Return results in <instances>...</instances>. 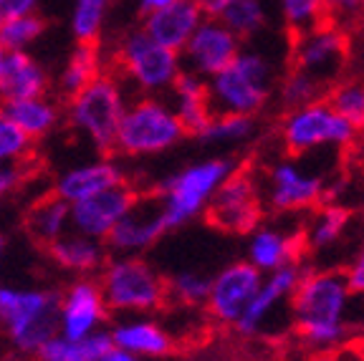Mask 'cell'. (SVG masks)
<instances>
[{
  "label": "cell",
  "instance_id": "1",
  "mask_svg": "<svg viewBox=\"0 0 364 361\" xmlns=\"http://www.w3.org/2000/svg\"><path fill=\"white\" fill-rule=\"evenodd\" d=\"M352 291L341 271H304L291 296V328L314 351H336L347 346L352 323Z\"/></svg>",
  "mask_w": 364,
  "mask_h": 361
},
{
  "label": "cell",
  "instance_id": "2",
  "mask_svg": "<svg viewBox=\"0 0 364 361\" xmlns=\"http://www.w3.org/2000/svg\"><path fill=\"white\" fill-rule=\"evenodd\" d=\"M276 94V68L258 51H240L225 68L208 79L213 114L258 117Z\"/></svg>",
  "mask_w": 364,
  "mask_h": 361
},
{
  "label": "cell",
  "instance_id": "3",
  "mask_svg": "<svg viewBox=\"0 0 364 361\" xmlns=\"http://www.w3.org/2000/svg\"><path fill=\"white\" fill-rule=\"evenodd\" d=\"M238 167L240 164L233 157H213L188 164L185 170L167 177L154 192V198L159 200V208H162L167 230H177V227L188 225L195 217L205 215V208L215 195V190Z\"/></svg>",
  "mask_w": 364,
  "mask_h": 361
},
{
  "label": "cell",
  "instance_id": "4",
  "mask_svg": "<svg viewBox=\"0 0 364 361\" xmlns=\"http://www.w3.org/2000/svg\"><path fill=\"white\" fill-rule=\"evenodd\" d=\"M188 136L172 107L157 96L139 94L122 114L114 152L127 157H147L172 149Z\"/></svg>",
  "mask_w": 364,
  "mask_h": 361
},
{
  "label": "cell",
  "instance_id": "5",
  "mask_svg": "<svg viewBox=\"0 0 364 361\" xmlns=\"http://www.w3.org/2000/svg\"><path fill=\"white\" fill-rule=\"evenodd\" d=\"M114 76L124 79L139 94L157 96L170 91L182 71V58L177 51L165 48L154 38H149L142 28L129 31L114 48Z\"/></svg>",
  "mask_w": 364,
  "mask_h": 361
},
{
  "label": "cell",
  "instance_id": "6",
  "mask_svg": "<svg viewBox=\"0 0 364 361\" xmlns=\"http://www.w3.org/2000/svg\"><path fill=\"white\" fill-rule=\"evenodd\" d=\"M279 136L291 157L311 154L316 149H344L359 139V131L331 109L326 99L286 109L279 124Z\"/></svg>",
  "mask_w": 364,
  "mask_h": 361
},
{
  "label": "cell",
  "instance_id": "7",
  "mask_svg": "<svg viewBox=\"0 0 364 361\" xmlns=\"http://www.w3.org/2000/svg\"><path fill=\"white\" fill-rule=\"evenodd\" d=\"M124 109V89L114 74H99L91 84H86L74 96H68L71 124L84 131L91 144L104 154L114 152V139H117Z\"/></svg>",
  "mask_w": 364,
  "mask_h": 361
},
{
  "label": "cell",
  "instance_id": "8",
  "mask_svg": "<svg viewBox=\"0 0 364 361\" xmlns=\"http://www.w3.org/2000/svg\"><path fill=\"white\" fill-rule=\"evenodd\" d=\"M58 301L53 291L0 288V323L8 328L18 349L36 354L41 344L58 333Z\"/></svg>",
  "mask_w": 364,
  "mask_h": 361
},
{
  "label": "cell",
  "instance_id": "9",
  "mask_svg": "<svg viewBox=\"0 0 364 361\" xmlns=\"http://www.w3.org/2000/svg\"><path fill=\"white\" fill-rule=\"evenodd\" d=\"M99 291L114 311H157L167 303V278L139 255L114 258L102 273Z\"/></svg>",
  "mask_w": 364,
  "mask_h": 361
},
{
  "label": "cell",
  "instance_id": "10",
  "mask_svg": "<svg viewBox=\"0 0 364 361\" xmlns=\"http://www.w3.org/2000/svg\"><path fill=\"white\" fill-rule=\"evenodd\" d=\"M349 41L347 33L341 31L339 23L321 21L306 31L294 33V45H291V68H299L306 76H311L318 84L329 86L336 84L347 66Z\"/></svg>",
  "mask_w": 364,
  "mask_h": 361
},
{
  "label": "cell",
  "instance_id": "11",
  "mask_svg": "<svg viewBox=\"0 0 364 361\" xmlns=\"http://www.w3.org/2000/svg\"><path fill=\"white\" fill-rule=\"evenodd\" d=\"M266 205L261 198V185L245 167H238L228 177L205 208V217L213 227L233 235H248L263 222Z\"/></svg>",
  "mask_w": 364,
  "mask_h": 361
},
{
  "label": "cell",
  "instance_id": "12",
  "mask_svg": "<svg viewBox=\"0 0 364 361\" xmlns=\"http://www.w3.org/2000/svg\"><path fill=\"white\" fill-rule=\"evenodd\" d=\"M324 177L304 170L291 154L268 167L266 182L261 187L263 205L279 215L309 212L318 203H324Z\"/></svg>",
  "mask_w": 364,
  "mask_h": 361
},
{
  "label": "cell",
  "instance_id": "13",
  "mask_svg": "<svg viewBox=\"0 0 364 361\" xmlns=\"http://www.w3.org/2000/svg\"><path fill=\"white\" fill-rule=\"evenodd\" d=\"M301 276H304L301 260L279 268V271L273 273H266L256 296H253V301H250L248 308L243 311V316L235 323V328L243 336H266V333H273V326H276L279 316L291 321V311H289L291 296H294Z\"/></svg>",
  "mask_w": 364,
  "mask_h": 361
},
{
  "label": "cell",
  "instance_id": "14",
  "mask_svg": "<svg viewBox=\"0 0 364 361\" xmlns=\"http://www.w3.org/2000/svg\"><path fill=\"white\" fill-rule=\"evenodd\" d=\"M261 281L263 273L256 266H250L248 260H235L210 278V293L205 301V308L218 323L235 326L256 296Z\"/></svg>",
  "mask_w": 364,
  "mask_h": 361
},
{
  "label": "cell",
  "instance_id": "15",
  "mask_svg": "<svg viewBox=\"0 0 364 361\" xmlns=\"http://www.w3.org/2000/svg\"><path fill=\"white\" fill-rule=\"evenodd\" d=\"M240 51H243V41L228 28L220 18L205 16L185 43V48L180 51V58L188 63L185 71L210 79L233 61Z\"/></svg>",
  "mask_w": 364,
  "mask_h": 361
},
{
  "label": "cell",
  "instance_id": "16",
  "mask_svg": "<svg viewBox=\"0 0 364 361\" xmlns=\"http://www.w3.org/2000/svg\"><path fill=\"white\" fill-rule=\"evenodd\" d=\"M136 200H139V192L129 182H119V185H114L109 190H102L97 195H91V198L71 205L68 222L81 235L104 240L109 235V230L134 208Z\"/></svg>",
  "mask_w": 364,
  "mask_h": 361
},
{
  "label": "cell",
  "instance_id": "17",
  "mask_svg": "<svg viewBox=\"0 0 364 361\" xmlns=\"http://www.w3.org/2000/svg\"><path fill=\"white\" fill-rule=\"evenodd\" d=\"M165 232L167 225L165 217H162L159 200L152 198L149 203H144L139 198L134 203V208L109 230L104 243H107L109 253L114 255H139L142 250L152 248Z\"/></svg>",
  "mask_w": 364,
  "mask_h": 361
},
{
  "label": "cell",
  "instance_id": "18",
  "mask_svg": "<svg viewBox=\"0 0 364 361\" xmlns=\"http://www.w3.org/2000/svg\"><path fill=\"white\" fill-rule=\"evenodd\" d=\"M107 318V303L97 281H76L58 301V333L63 339H84Z\"/></svg>",
  "mask_w": 364,
  "mask_h": 361
},
{
  "label": "cell",
  "instance_id": "19",
  "mask_svg": "<svg viewBox=\"0 0 364 361\" xmlns=\"http://www.w3.org/2000/svg\"><path fill=\"white\" fill-rule=\"evenodd\" d=\"M203 18V11L195 0H175V3H167V6L144 13L139 28L165 48L180 53Z\"/></svg>",
  "mask_w": 364,
  "mask_h": 361
},
{
  "label": "cell",
  "instance_id": "20",
  "mask_svg": "<svg viewBox=\"0 0 364 361\" xmlns=\"http://www.w3.org/2000/svg\"><path fill=\"white\" fill-rule=\"evenodd\" d=\"M248 263L256 266L258 271L266 273L279 271L291 263H299L304 253L301 245V230H286L279 225H268L261 222L256 230L248 232Z\"/></svg>",
  "mask_w": 364,
  "mask_h": 361
},
{
  "label": "cell",
  "instance_id": "21",
  "mask_svg": "<svg viewBox=\"0 0 364 361\" xmlns=\"http://www.w3.org/2000/svg\"><path fill=\"white\" fill-rule=\"evenodd\" d=\"M170 107L180 119V124L185 126L188 136H200V131L208 126L213 117L210 99H208V79L182 68L175 84L170 86Z\"/></svg>",
  "mask_w": 364,
  "mask_h": 361
},
{
  "label": "cell",
  "instance_id": "22",
  "mask_svg": "<svg viewBox=\"0 0 364 361\" xmlns=\"http://www.w3.org/2000/svg\"><path fill=\"white\" fill-rule=\"evenodd\" d=\"M48 74L28 51H8L0 68V104L46 96Z\"/></svg>",
  "mask_w": 364,
  "mask_h": 361
},
{
  "label": "cell",
  "instance_id": "23",
  "mask_svg": "<svg viewBox=\"0 0 364 361\" xmlns=\"http://www.w3.org/2000/svg\"><path fill=\"white\" fill-rule=\"evenodd\" d=\"M349 225H352L349 208L336 203H318L316 208L309 210L304 227H299L301 230L304 250L318 253V250L334 248L341 237L347 235Z\"/></svg>",
  "mask_w": 364,
  "mask_h": 361
},
{
  "label": "cell",
  "instance_id": "24",
  "mask_svg": "<svg viewBox=\"0 0 364 361\" xmlns=\"http://www.w3.org/2000/svg\"><path fill=\"white\" fill-rule=\"evenodd\" d=\"M114 346L139 356V359H165L175 351V339L152 318L127 321L112 331Z\"/></svg>",
  "mask_w": 364,
  "mask_h": 361
},
{
  "label": "cell",
  "instance_id": "25",
  "mask_svg": "<svg viewBox=\"0 0 364 361\" xmlns=\"http://www.w3.org/2000/svg\"><path fill=\"white\" fill-rule=\"evenodd\" d=\"M119 182H124L122 170L117 164L109 162V159H104V162L86 164V167H76V170L66 172V175L56 182L53 192H56L58 198L66 200L68 205H74V203H79V200L97 195V192L119 185Z\"/></svg>",
  "mask_w": 364,
  "mask_h": 361
},
{
  "label": "cell",
  "instance_id": "26",
  "mask_svg": "<svg viewBox=\"0 0 364 361\" xmlns=\"http://www.w3.org/2000/svg\"><path fill=\"white\" fill-rule=\"evenodd\" d=\"M68 215H71V205L63 198H58L56 192H48L28 208V212L23 217V230L28 232V237L36 245L46 250L56 237L66 232Z\"/></svg>",
  "mask_w": 364,
  "mask_h": 361
},
{
  "label": "cell",
  "instance_id": "27",
  "mask_svg": "<svg viewBox=\"0 0 364 361\" xmlns=\"http://www.w3.org/2000/svg\"><path fill=\"white\" fill-rule=\"evenodd\" d=\"M48 258L56 263V266L66 268V271L76 273H89L97 271L99 266L107 258V248L102 245V240H94V237H86L81 232H63L61 237H56L48 248H46Z\"/></svg>",
  "mask_w": 364,
  "mask_h": 361
},
{
  "label": "cell",
  "instance_id": "28",
  "mask_svg": "<svg viewBox=\"0 0 364 361\" xmlns=\"http://www.w3.org/2000/svg\"><path fill=\"white\" fill-rule=\"evenodd\" d=\"M112 346V333H89L76 341L56 333L53 339L41 344L33 356L38 361H99Z\"/></svg>",
  "mask_w": 364,
  "mask_h": 361
},
{
  "label": "cell",
  "instance_id": "29",
  "mask_svg": "<svg viewBox=\"0 0 364 361\" xmlns=\"http://www.w3.org/2000/svg\"><path fill=\"white\" fill-rule=\"evenodd\" d=\"M6 117L13 124L28 136L31 141L41 139L56 126L58 122V109L53 102H48L46 96H33V99H21V102H8L0 104Z\"/></svg>",
  "mask_w": 364,
  "mask_h": 361
},
{
  "label": "cell",
  "instance_id": "30",
  "mask_svg": "<svg viewBox=\"0 0 364 361\" xmlns=\"http://www.w3.org/2000/svg\"><path fill=\"white\" fill-rule=\"evenodd\" d=\"M102 71V53H99V43H76V48L68 56L66 66L61 71V91L66 96H74L86 84L97 79Z\"/></svg>",
  "mask_w": 364,
  "mask_h": 361
},
{
  "label": "cell",
  "instance_id": "31",
  "mask_svg": "<svg viewBox=\"0 0 364 361\" xmlns=\"http://www.w3.org/2000/svg\"><path fill=\"white\" fill-rule=\"evenodd\" d=\"M218 18H220L240 41L256 38L268 26V13H266V3H263V0H233V3H228L225 11Z\"/></svg>",
  "mask_w": 364,
  "mask_h": 361
},
{
  "label": "cell",
  "instance_id": "32",
  "mask_svg": "<svg viewBox=\"0 0 364 361\" xmlns=\"http://www.w3.org/2000/svg\"><path fill=\"white\" fill-rule=\"evenodd\" d=\"M114 0H74L71 8V33L79 43H97L107 26Z\"/></svg>",
  "mask_w": 364,
  "mask_h": 361
},
{
  "label": "cell",
  "instance_id": "33",
  "mask_svg": "<svg viewBox=\"0 0 364 361\" xmlns=\"http://www.w3.org/2000/svg\"><path fill=\"white\" fill-rule=\"evenodd\" d=\"M253 134H256V117L213 114L198 139L210 141V144H240V141H248Z\"/></svg>",
  "mask_w": 364,
  "mask_h": 361
},
{
  "label": "cell",
  "instance_id": "34",
  "mask_svg": "<svg viewBox=\"0 0 364 361\" xmlns=\"http://www.w3.org/2000/svg\"><path fill=\"white\" fill-rule=\"evenodd\" d=\"M326 102L331 104L339 117H344L354 129L364 131V81L362 79H344L331 86Z\"/></svg>",
  "mask_w": 364,
  "mask_h": 361
},
{
  "label": "cell",
  "instance_id": "35",
  "mask_svg": "<svg viewBox=\"0 0 364 361\" xmlns=\"http://www.w3.org/2000/svg\"><path fill=\"white\" fill-rule=\"evenodd\" d=\"M208 293H210V276H203V273L185 271L167 281V301L185 306V308L205 306Z\"/></svg>",
  "mask_w": 364,
  "mask_h": 361
},
{
  "label": "cell",
  "instance_id": "36",
  "mask_svg": "<svg viewBox=\"0 0 364 361\" xmlns=\"http://www.w3.org/2000/svg\"><path fill=\"white\" fill-rule=\"evenodd\" d=\"M276 94H279V102L284 104V109H294L301 107V104L316 102L324 94V86L314 81L311 76H306L299 68H291L289 74L281 81H276Z\"/></svg>",
  "mask_w": 364,
  "mask_h": 361
},
{
  "label": "cell",
  "instance_id": "37",
  "mask_svg": "<svg viewBox=\"0 0 364 361\" xmlns=\"http://www.w3.org/2000/svg\"><path fill=\"white\" fill-rule=\"evenodd\" d=\"M46 21L38 13H31V16L16 18V21L6 23L0 28V41L8 51H28V45H33L36 41L43 36Z\"/></svg>",
  "mask_w": 364,
  "mask_h": 361
},
{
  "label": "cell",
  "instance_id": "38",
  "mask_svg": "<svg viewBox=\"0 0 364 361\" xmlns=\"http://www.w3.org/2000/svg\"><path fill=\"white\" fill-rule=\"evenodd\" d=\"M284 23L294 33L306 31L316 23L326 21L324 0H276Z\"/></svg>",
  "mask_w": 364,
  "mask_h": 361
},
{
  "label": "cell",
  "instance_id": "39",
  "mask_svg": "<svg viewBox=\"0 0 364 361\" xmlns=\"http://www.w3.org/2000/svg\"><path fill=\"white\" fill-rule=\"evenodd\" d=\"M31 139L13 124L11 119L6 117L3 107H0V162L3 159H23L28 157Z\"/></svg>",
  "mask_w": 364,
  "mask_h": 361
},
{
  "label": "cell",
  "instance_id": "40",
  "mask_svg": "<svg viewBox=\"0 0 364 361\" xmlns=\"http://www.w3.org/2000/svg\"><path fill=\"white\" fill-rule=\"evenodd\" d=\"M28 159H13V164L0 167V200H6L11 192H16L23 182L28 180Z\"/></svg>",
  "mask_w": 364,
  "mask_h": 361
},
{
  "label": "cell",
  "instance_id": "41",
  "mask_svg": "<svg viewBox=\"0 0 364 361\" xmlns=\"http://www.w3.org/2000/svg\"><path fill=\"white\" fill-rule=\"evenodd\" d=\"M341 276L347 281L354 298H364V245L349 258L347 268L341 271Z\"/></svg>",
  "mask_w": 364,
  "mask_h": 361
},
{
  "label": "cell",
  "instance_id": "42",
  "mask_svg": "<svg viewBox=\"0 0 364 361\" xmlns=\"http://www.w3.org/2000/svg\"><path fill=\"white\" fill-rule=\"evenodd\" d=\"M324 11L326 18L334 23L349 21V18H357L364 13V0H324Z\"/></svg>",
  "mask_w": 364,
  "mask_h": 361
},
{
  "label": "cell",
  "instance_id": "43",
  "mask_svg": "<svg viewBox=\"0 0 364 361\" xmlns=\"http://www.w3.org/2000/svg\"><path fill=\"white\" fill-rule=\"evenodd\" d=\"M31 13H38V0H0V28Z\"/></svg>",
  "mask_w": 364,
  "mask_h": 361
},
{
  "label": "cell",
  "instance_id": "44",
  "mask_svg": "<svg viewBox=\"0 0 364 361\" xmlns=\"http://www.w3.org/2000/svg\"><path fill=\"white\" fill-rule=\"evenodd\" d=\"M198 8L203 11V16H210V18H218L223 11H225L228 3H233V0H195Z\"/></svg>",
  "mask_w": 364,
  "mask_h": 361
},
{
  "label": "cell",
  "instance_id": "45",
  "mask_svg": "<svg viewBox=\"0 0 364 361\" xmlns=\"http://www.w3.org/2000/svg\"><path fill=\"white\" fill-rule=\"evenodd\" d=\"M334 361H364L359 346H341L334 351Z\"/></svg>",
  "mask_w": 364,
  "mask_h": 361
},
{
  "label": "cell",
  "instance_id": "46",
  "mask_svg": "<svg viewBox=\"0 0 364 361\" xmlns=\"http://www.w3.org/2000/svg\"><path fill=\"white\" fill-rule=\"evenodd\" d=\"M167 3H175V0H136V6H139L142 16H144V13H149V11H154V8L167 6Z\"/></svg>",
  "mask_w": 364,
  "mask_h": 361
},
{
  "label": "cell",
  "instance_id": "47",
  "mask_svg": "<svg viewBox=\"0 0 364 361\" xmlns=\"http://www.w3.org/2000/svg\"><path fill=\"white\" fill-rule=\"evenodd\" d=\"M309 361H334V351H314Z\"/></svg>",
  "mask_w": 364,
  "mask_h": 361
},
{
  "label": "cell",
  "instance_id": "48",
  "mask_svg": "<svg viewBox=\"0 0 364 361\" xmlns=\"http://www.w3.org/2000/svg\"><path fill=\"white\" fill-rule=\"evenodd\" d=\"M6 56H8V48L3 45V41H0V68H3V63H6Z\"/></svg>",
  "mask_w": 364,
  "mask_h": 361
},
{
  "label": "cell",
  "instance_id": "49",
  "mask_svg": "<svg viewBox=\"0 0 364 361\" xmlns=\"http://www.w3.org/2000/svg\"><path fill=\"white\" fill-rule=\"evenodd\" d=\"M3 253H6V237L0 235V258H3Z\"/></svg>",
  "mask_w": 364,
  "mask_h": 361
},
{
  "label": "cell",
  "instance_id": "50",
  "mask_svg": "<svg viewBox=\"0 0 364 361\" xmlns=\"http://www.w3.org/2000/svg\"><path fill=\"white\" fill-rule=\"evenodd\" d=\"M359 351H362V359H364V346H359Z\"/></svg>",
  "mask_w": 364,
  "mask_h": 361
},
{
  "label": "cell",
  "instance_id": "51",
  "mask_svg": "<svg viewBox=\"0 0 364 361\" xmlns=\"http://www.w3.org/2000/svg\"><path fill=\"white\" fill-rule=\"evenodd\" d=\"M132 361H142V359H139V356H134V359H132Z\"/></svg>",
  "mask_w": 364,
  "mask_h": 361
}]
</instances>
